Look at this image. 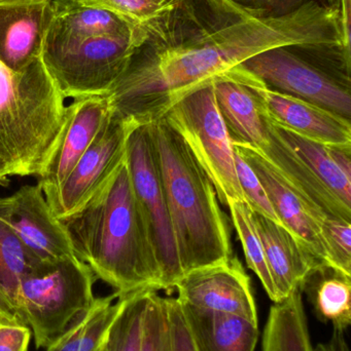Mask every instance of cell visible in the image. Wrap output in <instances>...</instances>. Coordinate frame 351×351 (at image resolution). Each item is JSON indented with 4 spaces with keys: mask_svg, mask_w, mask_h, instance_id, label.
I'll return each mask as SVG.
<instances>
[{
    "mask_svg": "<svg viewBox=\"0 0 351 351\" xmlns=\"http://www.w3.org/2000/svg\"><path fill=\"white\" fill-rule=\"evenodd\" d=\"M263 351H315L300 288L272 305L263 333Z\"/></svg>",
    "mask_w": 351,
    "mask_h": 351,
    "instance_id": "cell-22",
    "label": "cell"
},
{
    "mask_svg": "<svg viewBox=\"0 0 351 351\" xmlns=\"http://www.w3.org/2000/svg\"><path fill=\"white\" fill-rule=\"evenodd\" d=\"M38 267L25 251L0 204V285L14 299L21 280Z\"/></svg>",
    "mask_w": 351,
    "mask_h": 351,
    "instance_id": "cell-25",
    "label": "cell"
},
{
    "mask_svg": "<svg viewBox=\"0 0 351 351\" xmlns=\"http://www.w3.org/2000/svg\"><path fill=\"white\" fill-rule=\"evenodd\" d=\"M94 351H111V343H109V331L107 332V334L105 335V337L103 338L102 341L99 343V346L95 348Z\"/></svg>",
    "mask_w": 351,
    "mask_h": 351,
    "instance_id": "cell-38",
    "label": "cell"
},
{
    "mask_svg": "<svg viewBox=\"0 0 351 351\" xmlns=\"http://www.w3.org/2000/svg\"><path fill=\"white\" fill-rule=\"evenodd\" d=\"M181 305L197 351H255L259 338L257 322Z\"/></svg>",
    "mask_w": 351,
    "mask_h": 351,
    "instance_id": "cell-20",
    "label": "cell"
},
{
    "mask_svg": "<svg viewBox=\"0 0 351 351\" xmlns=\"http://www.w3.org/2000/svg\"><path fill=\"white\" fill-rule=\"evenodd\" d=\"M53 0H0V63L22 71L41 57Z\"/></svg>",
    "mask_w": 351,
    "mask_h": 351,
    "instance_id": "cell-16",
    "label": "cell"
},
{
    "mask_svg": "<svg viewBox=\"0 0 351 351\" xmlns=\"http://www.w3.org/2000/svg\"><path fill=\"white\" fill-rule=\"evenodd\" d=\"M141 31L109 10L82 5L73 0H53L41 57L61 53L95 37L133 36Z\"/></svg>",
    "mask_w": 351,
    "mask_h": 351,
    "instance_id": "cell-17",
    "label": "cell"
},
{
    "mask_svg": "<svg viewBox=\"0 0 351 351\" xmlns=\"http://www.w3.org/2000/svg\"><path fill=\"white\" fill-rule=\"evenodd\" d=\"M232 70L235 76L255 93L264 114L276 127L325 145L351 146V123L348 119L313 103L267 88L240 65Z\"/></svg>",
    "mask_w": 351,
    "mask_h": 351,
    "instance_id": "cell-12",
    "label": "cell"
},
{
    "mask_svg": "<svg viewBox=\"0 0 351 351\" xmlns=\"http://www.w3.org/2000/svg\"><path fill=\"white\" fill-rule=\"evenodd\" d=\"M113 111L109 97L76 99L66 106V121L57 148L37 184L49 208L57 200L60 188L92 144Z\"/></svg>",
    "mask_w": 351,
    "mask_h": 351,
    "instance_id": "cell-14",
    "label": "cell"
},
{
    "mask_svg": "<svg viewBox=\"0 0 351 351\" xmlns=\"http://www.w3.org/2000/svg\"><path fill=\"white\" fill-rule=\"evenodd\" d=\"M82 5L102 8L129 21L139 28L168 14L183 0H73Z\"/></svg>",
    "mask_w": 351,
    "mask_h": 351,
    "instance_id": "cell-27",
    "label": "cell"
},
{
    "mask_svg": "<svg viewBox=\"0 0 351 351\" xmlns=\"http://www.w3.org/2000/svg\"><path fill=\"white\" fill-rule=\"evenodd\" d=\"M30 340L26 325L0 322V351H28Z\"/></svg>",
    "mask_w": 351,
    "mask_h": 351,
    "instance_id": "cell-33",
    "label": "cell"
},
{
    "mask_svg": "<svg viewBox=\"0 0 351 351\" xmlns=\"http://www.w3.org/2000/svg\"><path fill=\"white\" fill-rule=\"evenodd\" d=\"M10 175L8 169L0 162V187H8L10 184Z\"/></svg>",
    "mask_w": 351,
    "mask_h": 351,
    "instance_id": "cell-37",
    "label": "cell"
},
{
    "mask_svg": "<svg viewBox=\"0 0 351 351\" xmlns=\"http://www.w3.org/2000/svg\"><path fill=\"white\" fill-rule=\"evenodd\" d=\"M140 351H172L168 302L158 291L148 292Z\"/></svg>",
    "mask_w": 351,
    "mask_h": 351,
    "instance_id": "cell-28",
    "label": "cell"
},
{
    "mask_svg": "<svg viewBox=\"0 0 351 351\" xmlns=\"http://www.w3.org/2000/svg\"><path fill=\"white\" fill-rule=\"evenodd\" d=\"M235 170L237 179L242 190L245 202L253 213L262 215L274 222L282 225L280 219L274 212L273 206L266 193L265 188L253 169L245 162L234 147Z\"/></svg>",
    "mask_w": 351,
    "mask_h": 351,
    "instance_id": "cell-30",
    "label": "cell"
},
{
    "mask_svg": "<svg viewBox=\"0 0 351 351\" xmlns=\"http://www.w3.org/2000/svg\"><path fill=\"white\" fill-rule=\"evenodd\" d=\"M326 3L339 12L344 38L350 45L351 0H327Z\"/></svg>",
    "mask_w": 351,
    "mask_h": 351,
    "instance_id": "cell-35",
    "label": "cell"
},
{
    "mask_svg": "<svg viewBox=\"0 0 351 351\" xmlns=\"http://www.w3.org/2000/svg\"><path fill=\"white\" fill-rule=\"evenodd\" d=\"M267 88L351 119L350 60L338 45L266 49L240 64Z\"/></svg>",
    "mask_w": 351,
    "mask_h": 351,
    "instance_id": "cell-5",
    "label": "cell"
},
{
    "mask_svg": "<svg viewBox=\"0 0 351 351\" xmlns=\"http://www.w3.org/2000/svg\"><path fill=\"white\" fill-rule=\"evenodd\" d=\"M172 351H197L177 298H167Z\"/></svg>",
    "mask_w": 351,
    "mask_h": 351,
    "instance_id": "cell-31",
    "label": "cell"
},
{
    "mask_svg": "<svg viewBox=\"0 0 351 351\" xmlns=\"http://www.w3.org/2000/svg\"><path fill=\"white\" fill-rule=\"evenodd\" d=\"M64 101L41 58L19 72L0 63V162L10 177L43 174L63 133Z\"/></svg>",
    "mask_w": 351,
    "mask_h": 351,
    "instance_id": "cell-4",
    "label": "cell"
},
{
    "mask_svg": "<svg viewBox=\"0 0 351 351\" xmlns=\"http://www.w3.org/2000/svg\"><path fill=\"white\" fill-rule=\"evenodd\" d=\"M0 204L37 266L76 257L63 221L56 218L38 184L22 186L12 195L0 197Z\"/></svg>",
    "mask_w": 351,
    "mask_h": 351,
    "instance_id": "cell-11",
    "label": "cell"
},
{
    "mask_svg": "<svg viewBox=\"0 0 351 351\" xmlns=\"http://www.w3.org/2000/svg\"><path fill=\"white\" fill-rule=\"evenodd\" d=\"M293 45L350 49L339 12L319 0L272 16L253 14L234 0H183L144 28L127 68L106 96L115 113L148 125L249 58Z\"/></svg>",
    "mask_w": 351,
    "mask_h": 351,
    "instance_id": "cell-1",
    "label": "cell"
},
{
    "mask_svg": "<svg viewBox=\"0 0 351 351\" xmlns=\"http://www.w3.org/2000/svg\"><path fill=\"white\" fill-rule=\"evenodd\" d=\"M63 223L76 257L119 296L161 291L160 270L127 160L82 210Z\"/></svg>",
    "mask_w": 351,
    "mask_h": 351,
    "instance_id": "cell-2",
    "label": "cell"
},
{
    "mask_svg": "<svg viewBox=\"0 0 351 351\" xmlns=\"http://www.w3.org/2000/svg\"><path fill=\"white\" fill-rule=\"evenodd\" d=\"M253 14L262 16H284L309 0H234Z\"/></svg>",
    "mask_w": 351,
    "mask_h": 351,
    "instance_id": "cell-32",
    "label": "cell"
},
{
    "mask_svg": "<svg viewBox=\"0 0 351 351\" xmlns=\"http://www.w3.org/2000/svg\"><path fill=\"white\" fill-rule=\"evenodd\" d=\"M138 206L160 270L161 290L172 292L183 276L165 196L158 152L150 125L132 130L126 152Z\"/></svg>",
    "mask_w": 351,
    "mask_h": 351,
    "instance_id": "cell-8",
    "label": "cell"
},
{
    "mask_svg": "<svg viewBox=\"0 0 351 351\" xmlns=\"http://www.w3.org/2000/svg\"><path fill=\"white\" fill-rule=\"evenodd\" d=\"M275 129L321 184L351 208V178L344 174L336 164L330 145L305 139L276 125Z\"/></svg>",
    "mask_w": 351,
    "mask_h": 351,
    "instance_id": "cell-23",
    "label": "cell"
},
{
    "mask_svg": "<svg viewBox=\"0 0 351 351\" xmlns=\"http://www.w3.org/2000/svg\"><path fill=\"white\" fill-rule=\"evenodd\" d=\"M227 208L230 210L231 220L242 245L247 266L255 272L269 298L273 303H278L275 286L268 267L263 243L253 220V210L245 200H233L229 202Z\"/></svg>",
    "mask_w": 351,
    "mask_h": 351,
    "instance_id": "cell-24",
    "label": "cell"
},
{
    "mask_svg": "<svg viewBox=\"0 0 351 351\" xmlns=\"http://www.w3.org/2000/svg\"><path fill=\"white\" fill-rule=\"evenodd\" d=\"M163 119L189 146L218 200L225 206L245 200L235 170L234 145L216 104L214 82L181 99Z\"/></svg>",
    "mask_w": 351,
    "mask_h": 351,
    "instance_id": "cell-7",
    "label": "cell"
},
{
    "mask_svg": "<svg viewBox=\"0 0 351 351\" xmlns=\"http://www.w3.org/2000/svg\"><path fill=\"white\" fill-rule=\"evenodd\" d=\"M234 147L257 174L282 226L290 230L317 261L326 263L321 223L327 216L311 208L255 150L243 145Z\"/></svg>",
    "mask_w": 351,
    "mask_h": 351,
    "instance_id": "cell-15",
    "label": "cell"
},
{
    "mask_svg": "<svg viewBox=\"0 0 351 351\" xmlns=\"http://www.w3.org/2000/svg\"><path fill=\"white\" fill-rule=\"evenodd\" d=\"M326 263L351 276V222L327 216L321 223Z\"/></svg>",
    "mask_w": 351,
    "mask_h": 351,
    "instance_id": "cell-29",
    "label": "cell"
},
{
    "mask_svg": "<svg viewBox=\"0 0 351 351\" xmlns=\"http://www.w3.org/2000/svg\"><path fill=\"white\" fill-rule=\"evenodd\" d=\"M253 216L280 302L300 288L313 267L325 262L317 261L286 227L257 213Z\"/></svg>",
    "mask_w": 351,
    "mask_h": 351,
    "instance_id": "cell-18",
    "label": "cell"
},
{
    "mask_svg": "<svg viewBox=\"0 0 351 351\" xmlns=\"http://www.w3.org/2000/svg\"><path fill=\"white\" fill-rule=\"evenodd\" d=\"M148 291L123 295V306L109 330L111 351H140Z\"/></svg>",
    "mask_w": 351,
    "mask_h": 351,
    "instance_id": "cell-26",
    "label": "cell"
},
{
    "mask_svg": "<svg viewBox=\"0 0 351 351\" xmlns=\"http://www.w3.org/2000/svg\"><path fill=\"white\" fill-rule=\"evenodd\" d=\"M158 152L165 196L183 274L233 257L231 230L214 184L179 133L148 123Z\"/></svg>",
    "mask_w": 351,
    "mask_h": 351,
    "instance_id": "cell-3",
    "label": "cell"
},
{
    "mask_svg": "<svg viewBox=\"0 0 351 351\" xmlns=\"http://www.w3.org/2000/svg\"><path fill=\"white\" fill-rule=\"evenodd\" d=\"M0 322L10 324H23L25 325L23 319H21L16 306L12 299L8 296V293L4 291L0 285Z\"/></svg>",
    "mask_w": 351,
    "mask_h": 351,
    "instance_id": "cell-34",
    "label": "cell"
},
{
    "mask_svg": "<svg viewBox=\"0 0 351 351\" xmlns=\"http://www.w3.org/2000/svg\"><path fill=\"white\" fill-rule=\"evenodd\" d=\"M144 36H100L78 43L41 61L65 99L102 96L124 73Z\"/></svg>",
    "mask_w": 351,
    "mask_h": 351,
    "instance_id": "cell-9",
    "label": "cell"
},
{
    "mask_svg": "<svg viewBox=\"0 0 351 351\" xmlns=\"http://www.w3.org/2000/svg\"><path fill=\"white\" fill-rule=\"evenodd\" d=\"M232 69L214 82L216 104L233 145L256 149L263 137L265 119L255 93Z\"/></svg>",
    "mask_w": 351,
    "mask_h": 351,
    "instance_id": "cell-19",
    "label": "cell"
},
{
    "mask_svg": "<svg viewBox=\"0 0 351 351\" xmlns=\"http://www.w3.org/2000/svg\"><path fill=\"white\" fill-rule=\"evenodd\" d=\"M344 333L346 332L334 331L331 339L327 343L319 344L315 351H350Z\"/></svg>",
    "mask_w": 351,
    "mask_h": 351,
    "instance_id": "cell-36",
    "label": "cell"
},
{
    "mask_svg": "<svg viewBox=\"0 0 351 351\" xmlns=\"http://www.w3.org/2000/svg\"><path fill=\"white\" fill-rule=\"evenodd\" d=\"M96 280L92 269L76 257L41 264L21 280L12 302L32 330L36 348H47L90 308Z\"/></svg>",
    "mask_w": 351,
    "mask_h": 351,
    "instance_id": "cell-6",
    "label": "cell"
},
{
    "mask_svg": "<svg viewBox=\"0 0 351 351\" xmlns=\"http://www.w3.org/2000/svg\"><path fill=\"white\" fill-rule=\"evenodd\" d=\"M174 290L183 304L238 315L258 323L251 278L240 260L234 256L224 263L187 272L175 285Z\"/></svg>",
    "mask_w": 351,
    "mask_h": 351,
    "instance_id": "cell-13",
    "label": "cell"
},
{
    "mask_svg": "<svg viewBox=\"0 0 351 351\" xmlns=\"http://www.w3.org/2000/svg\"><path fill=\"white\" fill-rule=\"evenodd\" d=\"M135 121L111 111L92 144L60 188L52 208L63 221L82 210L126 160L127 141Z\"/></svg>",
    "mask_w": 351,
    "mask_h": 351,
    "instance_id": "cell-10",
    "label": "cell"
},
{
    "mask_svg": "<svg viewBox=\"0 0 351 351\" xmlns=\"http://www.w3.org/2000/svg\"><path fill=\"white\" fill-rule=\"evenodd\" d=\"M319 321L334 331L346 332L351 324V276L328 263L317 264L300 286Z\"/></svg>",
    "mask_w": 351,
    "mask_h": 351,
    "instance_id": "cell-21",
    "label": "cell"
}]
</instances>
